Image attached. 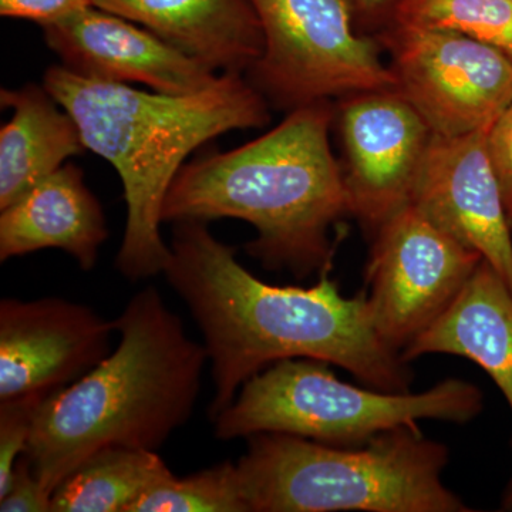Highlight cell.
Masks as SVG:
<instances>
[{
	"mask_svg": "<svg viewBox=\"0 0 512 512\" xmlns=\"http://www.w3.org/2000/svg\"><path fill=\"white\" fill-rule=\"evenodd\" d=\"M264 50L244 74L275 109L396 89L376 39L359 35L350 0H249Z\"/></svg>",
	"mask_w": 512,
	"mask_h": 512,
	"instance_id": "52a82bcc",
	"label": "cell"
},
{
	"mask_svg": "<svg viewBox=\"0 0 512 512\" xmlns=\"http://www.w3.org/2000/svg\"><path fill=\"white\" fill-rule=\"evenodd\" d=\"M137 23L217 73L245 74L262 55L264 35L249 0H92Z\"/></svg>",
	"mask_w": 512,
	"mask_h": 512,
	"instance_id": "5bb4252c",
	"label": "cell"
},
{
	"mask_svg": "<svg viewBox=\"0 0 512 512\" xmlns=\"http://www.w3.org/2000/svg\"><path fill=\"white\" fill-rule=\"evenodd\" d=\"M487 131L463 137L433 134L412 204L483 256L512 292V227L488 158Z\"/></svg>",
	"mask_w": 512,
	"mask_h": 512,
	"instance_id": "7c38bea8",
	"label": "cell"
},
{
	"mask_svg": "<svg viewBox=\"0 0 512 512\" xmlns=\"http://www.w3.org/2000/svg\"><path fill=\"white\" fill-rule=\"evenodd\" d=\"M0 103L13 110L0 130V210L22 198L56 173L72 157L86 151L73 117L46 87L29 83L2 89Z\"/></svg>",
	"mask_w": 512,
	"mask_h": 512,
	"instance_id": "e0dca14e",
	"label": "cell"
},
{
	"mask_svg": "<svg viewBox=\"0 0 512 512\" xmlns=\"http://www.w3.org/2000/svg\"><path fill=\"white\" fill-rule=\"evenodd\" d=\"M170 248L165 278L190 309L211 362L212 421L251 377L286 359L322 360L373 389L410 392L409 362L380 338L366 292L348 298L330 271L309 288L266 284L208 222H175Z\"/></svg>",
	"mask_w": 512,
	"mask_h": 512,
	"instance_id": "6da1fadb",
	"label": "cell"
},
{
	"mask_svg": "<svg viewBox=\"0 0 512 512\" xmlns=\"http://www.w3.org/2000/svg\"><path fill=\"white\" fill-rule=\"evenodd\" d=\"M120 343L37 407L23 456L47 494L104 448L157 451L190 420L208 360L205 345L147 286L114 320Z\"/></svg>",
	"mask_w": 512,
	"mask_h": 512,
	"instance_id": "277c9868",
	"label": "cell"
},
{
	"mask_svg": "<svg viewBox=\"0 0 512 512\" xmlns=\"http://www.w3.org/2000/svg\"><path fill=\"white\" fill-rule=\"evenodd\" d=\"M329 101L289 111L251 143L185 163L163 205V222L234 218L256 229L248 254L296 278L332 268L330 231L350 214L342 165L333 156Z\"/></svg>",
	"mask_w": 512,
	"mask_h": 512,
	"instance_id": "7a4b0ae2",
	"label": "cell"
},
{
	"mask_svg": "<svg viewBox=\"0 0 512 512\" xmlns=\"http://www.w3.org/2000/svg\"><path fill=\"white\" fill-rule=\"evenodd\" d=\"M448 460L443 443L402 426L353 446L254 434L237 467L249 512H473L444 483Z\"/></svg>",
	"mask_w": 512,
	"mask_h": 512,
	"instance_id": "5b68a950",
	"label": "cell"
},
{
	"mask_svg": "<svg viewBox=\"0 0 512 512\" xmlns=\"http://www.w3.org/2000/svg\"><path fill=\"white\" fill-rule=\"evenodd\" d=\"M501 510L512 512V480L505 490L503 501H501Z\"/></svg>",
	"mask_w": 512,
	"mask_h": 512,
	"instance_id": "484cf974",
	"label": "cell"
},
{
	"mask_svg": "<svg viewBox=\"0 0 512 512\" xmlns=\"http://www.w3.org/2000/svg\"><path fill=\"white\" fill-rule=\"evenodd\" d=\"M487 153L512 227V104L488 128Z\"/></svg>",
	"mask_w": 512,
	"mask_h": 512,
	"instance_id": "603a6c76",
	"label": "cell"
},
{
	"mask_svg": "<svg viewBox=\"0 0 512 512\" xmlns=\"http://www.w3.org/2000/svg\"><path fill=\"white\" fill-rule=\"evenodd\" d=\"M339 106L350 214L375 234L412 204L433 131L396 89L355 94Z\"/></svg>",
	"mask_w": 512,
	"mask_h": 512,
	"instance_id": "30bf717a",
	"label": "cell"
},
{
	"mask_svg": "<svg viewBox=\"0 0 512 512\" xmlns=\"http://www.w3.org/2000/svg\"><path fill=\"white\" fill-rule=\"evenodd\" d=\"M42 32L64 67L100 82L138 83L184 96L207 90L221 76L143 26L94 6Z\"/></svg>",
	"mask_w": 512,
	"mask_h": 512,
	"instance_id": "4fadbf2b",
	"label": "cell"
},
{
	"mask_svg": "<svg viewBox=\"0 0 512 512\" xmlns=\"http://www.w3.org/2000/svg\"><path fill=\"white\" fill-rule=\"evenodd\" d=\"M376 40L389 53L397 92L436 136L487 131L512 104V59L493 46L397 23Z\"/></svg>",
	"mask_w": 512,
	"mask_h": 512,
	"instance_id": "ba28073f",
	"label": "cell"
},
{
	"mask_svg": "<svg viewBox=\"0 0 512 512\" xmlns=\"http://www.w3.org/2000/svg\"><path fill=\"white\" fill-rule=\"evenodd\" d=\"M356 15L369 20H387L396 0H350Z\"/></svg>",
	"mask_w": 512,
	"mask_h": 512,
	"instance_id": "d4e9b609",
	"label": "cell"
},
{
	"mask_svg": "<svg viewBox=\"0 0 512 512\" xmlns=\"http://www.w3.org/2000/svg\"><path fill=\"white\" fill-rule=\"evenodd\" d=\"M386 23L458 33L512 59V0H396Z\"/></svg>",
	"mask_w": 512,
	"mask_h": 512,
	"instance_id": "d6986e66",
	"label": "cell"
},
{
	"mask_svg": "<svg viewBox=\"0 0 512 512\" xmlns=\"http://www.w3.org/2000/svg\"><path fill=\"white\" fill-rule=\"evenodd\" d=\"M174 476L157 451L111 447L83 461L52 494V512H131Z\"/></svg>",
	"mask_w": 512,
	"mask_h": 512,
	"instance_id": "ac0fdd59",
	"label": "cell"
},
{
	"mask_svg": "<svg viewBox=\"0 0 512 512\" xmlns=\"http://www.w3.org/2000/svg\"><path fill=\"white\" fill-rule=\"evenodd\" d=\"M453 355L477 363L504 394L512 413V292L493 266H477L456 301L406 346V362Z\"/></svg>",
	"mask_w": 512,
	"mask_h": 512,
	"instance_id": "2e32d148",
	"label": "cell"
},
{
	"mask_svg": "<svg viewBox=\"0 0 512 512\" xmlns=\"http://www.w3.org/2000/svg\"><path fill=\"white\" fill-rule=\"evenodd\" d=\"M481 261L413 204L380 225L366 266V295L383 342L402 353L450 308Z\"/></svg>",
	"mask_w": 512,
	"mask_h": 512,
	"instance_id": "9c48e42d",
	"label": "cell"
},
{
	"mask_svg": "<svg viewBox=\"0 0 512 512\" xmlns=\"http://www.w3.org/2000/svg\"><path fill=\"white\" fill-rule=\"evenodd\" d=\"M46 397L0 402V497L8 491L13 468L28 447L37 407Z\"/></svg>",
	"mask_w": 512,
	"mask_h": 512,
	"instance_id": "44dd1931",
	"label": "cell"
},
{
	"mask_svg": "<svg viewBox=\"0 0 512 512\" xmlns=\"http://www.w3.org/2000/svg\"><path fill=\"white\" fill-rule=\"evenodd\" d=\"M483 392L467 380H441L424 392H383L343 382L329 363L286 359L251 377L214 420L217 439L285 433L353 446L419 421L466 424L483 412Z\"/></svg>",
	"mask_w": 512,
	"mask_h": 512,
	"instance_id": "8992f818",
	"label": "cell"
},
{
	"mask_svg": "<svg viewBox=\"0 0 512 512\" xmlns=\"http://www.w3.org/2000/svg\"><path fill=\"white\" fill-rule=\"evenodd\" d=\"M92 6V0H0V15L30 20L43 28Z\"/></svg>",
	"mask_w": 512,
	"mask_h": 512,
	"instance_id": "cb8c5ba5",
	"label": "cell"
},
{
	"mask_svg": "<svg viewBox=\"0 0 512 512\" xmlns=\"http://www.w3.org/2000/svg\"><path fill=\"white\" fill-rule=\"evenodd\" d=\"M131 512H249L237 464L227 463L191 476H171L151 488Z\"/></svg>",
	"mask_w": 512,
	"mask_h": 512,
	"instance_id": "ffe728a7",
	"label": "cell"
},
{
	"mask_svg": "<svg viewBox=\"0 0 512 512\" xmlns=\"http://www.w3.org/2000/svg\"><path fill=\"white\" fill-rule=\"evenodd\" d=\"M2 512H52V495L37 480L28 458L22 456L13 468L8 491L0 497Z\"/></svg>",
	"mask_w": 512,
	"mask_h": 512,
	"instance_id": "7402d4cb",
	"label": "cell"
},
{
	"mask_svg": "<svg viewBox=\"0 0 512 512\" xmlns=\"http://www.w3.org/2000/svg\"><path fill=\"white\" fill-rule=\"evenodd\" d=\"M116 332L89 306L66 299L0 302V402L49 397L110 355Z\"/></svg>",
	"mask_w": 512,
	"mask_h": 512,
	"instance_id": "8fae6325",
	"label": "cell"
},
{
	"mask_svg": "<svg viewBox=\"0 0 512 512\" xmlns=\"http://www.w3.org/2000/svg\"><path fill=\"white\" fill-rule=\"evenodd\" d=\"M0 214V261L40 249H62L84 271L109 238L106 217L82 168L66 163Z\"/></svg>",
	"mask_w": 512,
	"mask_h": 512,
	"instance_id": "9a60e30c",
	"label": "cell"
},
{
	"mask_svg": "<svg viewBox=\"0 0 512 512\" xmlns=\"http://www.w3.org/2000/svg\"><path fill=\"white\" fill-rule=\"evenodd\" d=\"M43 86L76 121L86 150L120 175L127 224L116 268L131 282L164 274L170 262L161 214L192 151L229 131L271 123V104L244 74L224 73L207 90L175 96L100 82L55 64Z\"/></svg>",
	"mask_w": 512,
	"mask_h": 512,
	"instance_id": "3957f363",
	"label": "cell"
}]
</instances>
